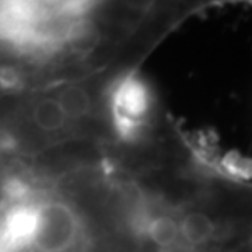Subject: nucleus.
<instances>
[{"mask_svg":"<svg viewBox=\"0 0 252 252\" xmlns=\"http://www.w3.org/2000/svg\"><path fill=\"white\" fill-rule=\"evenodd\" d=\"M27 118L43 138H63L75 125L53 94L33 98L28 103Z\"/></svg>","mask_w":252,"mask_h":252,"instance_id":"3","label":"nucleus"},{"mask_svg":"<svg viewBox=\"0 0 252 252\" xmlns=\"http://www.w3.org/2000/svg\"><path fill=\"white\" fill-rule=\"evenodd\" d=\"M148 90L138 79L122 80L112 92V115L118 133L131 136L144 123L148 113Z\"/></svg>","mask_w":252,"mask_h":252,"instance_id":"2","label":"nucleus"},{"mask_svg":"<svg viewBox=\"0 0 252 252\" xmlns=\"http://www.w3.org/2000/svg\"><path fill=\"white\" fill-rule=\"evenodd\" d=\"M215 233V226L205 213L190 211L179 220V236L180 241L187 246H200L211 239Z\"/></svg>","mask_w":252,"mask_h":252,"instance_id":"5","label":"nucleus"},{"mask_svg":"<svg viewBox=\"0 0 252 252\" xmlns=\"http://www.w3.org/2000/svg\"><path fill=\"white\" fill-rule=\"evenodd\" d=\"M84 236L82 220L63 200L36 203V228L32 249L36 252H72Z\"/></svg>","mask_w":252,"mask_h":252,"instance_id":"1","label":"nucleus"},{"mask_svg":"<svg viewBox=\"0 0 252 252\" xmlns=\"http://www.w3.org/2000/svg\"><path fill=\"white\" fill-rule=\"evenodd\" d=\"M148 236L154 244L160 248H172L180 241L179 236V221L172 216L162 215L156 216L148 223Z\"/></svg>","mask_w":252,"mask_h":252,"instance_id":"6","label":"nucleus"},{"mask_svg":"<svg viewBox=\"0 0 252 252\" xmlns=\"http://www.w3.org/2000/svg\"><path fill=\"white\" fill-rule=\"evenodd\" d=\"M53 95L59 100L63 105L64 112L74 123L80 120L90 117L92 112V97H90L89 90L80 84H70L63 85L58 90H54Z\"/></svg>","mask_w":252,"mask_h":252,"instance_id":"4","label":"nucleus"}]
</instances>
